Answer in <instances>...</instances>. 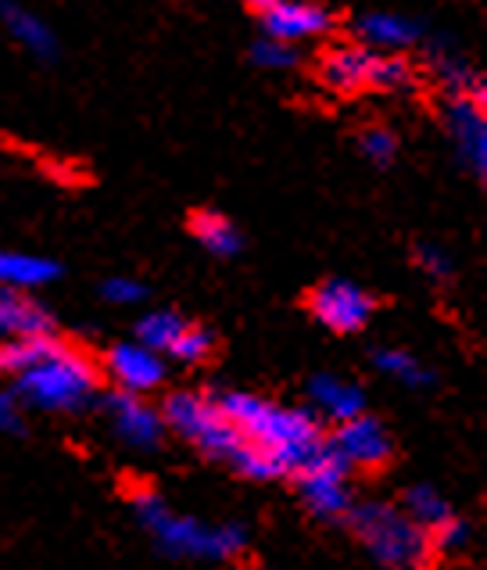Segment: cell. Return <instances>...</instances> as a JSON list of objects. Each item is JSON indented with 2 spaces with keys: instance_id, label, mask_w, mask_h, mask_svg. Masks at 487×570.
<instances>
[{
  "instance_id": "1",
  "label": "cell",
  "mask_w": 487,
  "mask_h": 570,
  "mask_svg": "<svg viewBox=\"0 0 487 570\" xmlns=\"http://www.w3.org/2000/svg\"><path fill=\"white\" fill-rule=\"evenodd\" d=\"M216 402L222 416L233 423V431L244 438V445L269 466L272 481L298 474L327 445L319 420L305 410H295V405L269 402L262 395H251V391H222Z\"/></svg>"
},
{
  "instance_id": "2",
  "label": "cell",
  "mask_w": 487,
  "mask_h": 570,
  "mask_svg": "<svg viewBox=\"0 0 487 570\" xmlns=\"http://www.w3.org/2000/svg\"><path fill=\"white\" fill-rule=\"evenodd\" d=\"M133 513L143 528L151 531L161 552L169 557H187V560H237L248 549V531L240 524H205V520L180 517L161 499L155 488H137L133 495Z\"/></svg>"
},
{
  "instance_id": "3",
  "label": "cell",
  "mask_w": 487,
  "mask_h": 570,
  "mask_svg": "<svg viewBox=\"0 0 487 570\" xmlns=\"http://www.w3.org/2000/svg\"><path fill=\"white\" fill-rule=\"evenodd\" d=\"M97 384L101 377L90 355L54 337L40 360L19 373V402L43 413H79L93 402Z\"/></svg>"
},
{
  "instance_id": "4",
  "label": "cell",
  "mask_w": 487,
  "mask_h": 570,
  "mask_svg": "<svg viewBox=\"0 0 487 570\" xmlns=\"http://www.w3.org/2000/svg\"><path fill=\"white\" fill-rule=\"evenodd\" d=\"M351 528L380 570H427L434 560L430 534L391 502H366L351 510Z\"/></svg>"
},
{
  "instance_id": "5",
  "label": "cell",
  "mask_w": 487,
  "mask_h": 570,
  "mask_svg": "<svg viewBox=\"0 0 487 570\" xmlns=\"http://www.w3.org/2000/svg\"><path fill=\"white\" fill-rule=\"evenodd\" d=\"M161 423L172 428L193 449H201L205 455H212L219 463H230L233 470L248 455L244 438L233 431V423L222 416L216 395H201V391H172L161 405Z\"/></svg>"
},
{
  "instance_id": "6",
  "label": "cell",
  "mask_w": 487,
  "mask_h": 570,
  "mask_svg": "<svg viewBox=\"0 0 487 570\" xmlns=\"http://www.w3.org/2000/svg\"><path fill=\"white\" fill-rule=\"evenodd\" d=\"M319 76L337 94L401 90L413 83V65L401 55H377L362 43H348V47H330L322 55Z\"/></svg>"
},
{
  "instance_id": "7",
  "label": "cell",
  "mask_w": 487,
  "mask_h": 570,
  "mask_svg": "<svg viewBox=\"0 0 487 570\" xmlns=\"http://www.w3.org/2000/svg\"><path fill=\"white\" fill-rule=\"evenodd\" d=\"M351 470L337 460V455L322 445L312 460L298 470V488L305 507L322 520H340L351 513Z\"/></svg>"
},
{
  "instance_id": "8",
  "label": "cell",
  "mask_w": 487,
  "mask_h": 570,
  "mask_svg": "<svg viewBox=\"0 0 487 570\" xmlns=\"http://www.w3.org/2000/svg\"><path fill=\"white\" fill-rule=\"evenodd\" d=\"M255 11H258V22L266 29V40L287 43V47L327 37L334 26L330 8L305 4V0H266V4H258Z\"/></svg>"
},
{
  "instance_id": "9",
  "label": "cell",
  "mask_w": 487,
  "mask_h": 570,
  "mask_svg": "<svg viewBox=\"0 0 487 570\" xmlns=\"http://www.w3.org/2000/svg\"><path fill=\"white\" fill-rule=\"evenodd\" d=\"M348 470H380L391 460V434L377 416H355L348 423H337L334 442L327 445Z\"/></svg>"
},
{
  "instance_id": "10",
  "label": "cell",
  "mask_w": 487,
  "mask_h": 570,
  "mask_svg": "<svg viewBox=\"0 0 487 570\" xmlns=\"http://www.w3.org/2000/svg\"><path fill=\"white\" fill-rule=\"evenodd\" d=\"M308 308H312V316L322 323L327 331L334 334H355L362 331L369 316H372V298L359 284L351 281H327L312 291V298H308Z\"/></svg>"
},
{
  "instance_id": "11",
  "label": "cell",
  "mask_w": 487,
  "mask_h": 570,
  "mask_svg": "<svg viewBox=\"0 0 487 570\" xmlns=\"http://www.w3.org/2000/svg\"><path fill=\"white\" fill-rule=\"evenodd\" d=\"M487 97H448L445 122L451 148H456L459 161L474 173L484 176L487 169V116H484Z\"/></svg>"
},
{
  "instance_id": "12",
  "label": "cell",
  "mask_w": 487,
  "mask_h": 570,
  "mask_svg": "<svg viewBox=\"0 0 487 570\" xmlns=\"http://www.w3.org/2000/svg\"><path fill=\"white\" fill-rule=\"evenodd\" d=\"M105 413H108V423L111 431H116L126 445H133L140 452H148L161 442V434H166V423H161V413L148 399L140 395H126V391H111L105 399Z\"/></svg>"
},
{
  "instance_id": "13",
  "label": "cell",
  "mask_w": 487,
  "mask_h": 570,
  "mask_svg": "<svg viewBox=\"0 0 487 570\" xmlns=\"http://www.w3.org/2000/svg\"><path fill=\"white\" fill-rule=\"evenodd\" d=\"M105 370L126 395H140V399L148 395V391L161 387V381H166V360L155 355L151 348L137 345V341H122V345L108 348Z\"/></svg>"
},
{
  "instance_id": "14",
  "label": "cell",
  "mask_w": 487,
  "mask_h": 570,
  "mask_svg": "<svg viewBox=\"0 0 487 570\" xmlns=\"http://www.w3.org/2000/svg\"><path fill=\"white\" fill-rule=\"evenodd\" d=\"M355 37L377 55H401L419 40V26L395 11H366L355 19Z\"/></svg>"
},
{
  "instance_id": "15",
  "label": "cell",
  "mask_w": 487,
  "mask_h": 570,
  "mask_svg": "<svg viewBox=\"0 0 487 570\" xmlns=\"http://www.w3.org/2000/svg\"><path fill=\"white\" fill-rule=\"evenodd\" d=\"M54 320L22 291L0 287V341H22V337H51Z\"/></svg>"
},
{
  "instance_id": "16",
  "label": "cell",
  "mask_w": 487,
  "mask_h": 570,
  "mask_svg": "<svg viewBox=\"0 0 487 570\" xmlns=\"http://www.w3.org/2000/svg\"><path fill=\"white\" fill-rule=\"evenodd\" d=\"M308 395H312L316 410L334 420V423H348L355 416L366 413V395L359 384H351L345 377H337V373H319L308 384Z\"/></svg>"
},
{
  "instance_id": "17",
  "label": "cell",
  "mask_w": 487,
  "mask_h": 570,
  "mask_svg": "<svg viewBox=\"0 0 487 570\" xmlns=\"http://www.w3.org/2000/svg\"><path fill=\"white\" fill-rule=\"evenodd\" d=\"M51 281H58V263H51V258L29 252H0V287L29 295L32 287H43Z\"/></svg>"
},
{
  "instance_id": "18",
  "label": "cell",
  "mask_w": 487,
  "mask_h": 570,
  "mask_svg": "<svg viewBox=\"0 0 487 570\" xmlns=\"http://www.w3.org/2000/svg\"><path fill=\"white\" fill-rule=\"evenodd\" d=\"M0 26L11 32V40H19L29 55L37 58H54L58 55V40L54 32L47 29L40 14H32L19 4H0Z\"/></svg>"
},
{
  "instance_id": "19",
  "label": "cell",
  "mask_w": 487,
  "mask_h": 570,
  "mask_svg": "<svg viewBox=\"0 0 487 570\" xmlns=\"http://www.w3.org/2000/svg\"><path fill=\"white\" fill-rule=\"evenodd\" d=\"M183 331H187V320L180 313L158 308V313H148L137 323V345L151 348L155 355H169Z\"/></svg>"
},
{
  "instance_id": "20",
  "label": "cell",
  "mask_w": 487,
  "mask_h": 570,
  "mask_svg": "<svg viewBox=\"0 0 487 570\" xmlns=\"http://www.w3.org/2000/svg\"><path fill=\"white\" fill-rule=\"evenodd\" d=\"M401 513L413 520V524H419L427 534L434 528H441L445 520L451 517V507H448V499L437 492V488L430 484H416L405 492V502H401Z\"/></svg>"
},
{
  "instance_id": "21",
  "label": "cell",
  "mask_w": 487,
  "mask_h": 570,
  "mask_svg": "<svg viewBox=\"0 0 487 570\" xmlns=\"http://www.w3.org/2000/svg\"><path fill=\"white\" fill-rule=\"evenodd\" d=\"M190 230L193 237H198V244L205 252H212V255H237L240 252V230L237 226L219 216V212H198L190 223Z\"/></svg>"
},
{
  "instance_id": "22",
  "label": "cell",
  "mask_w": 487,
  "mask_h": 570,
  "mask_svg": "<svg viewBox=\"0 0 487 570\" xmlns=\"http://www.w3.org/2000/svg\"><path fill=\"white\" fill-rule=\"evenodd\" d=\"M372 363H377L380 373H387V377L405 384V387H427V384H434V373L424 363H419L413 352H405V348H380L377 355H372Z\"/></svg>"
},
{
  "instance_id": "23",
  "label": "cell",
  "mask_w": 487,
  "mask_h": 570,
  "mask_svg": "<svg viewBox=\"0 0 487 570\" xmlns=\"http://www.w3.org/2000/svg\"><path fill=\"white\" fill-rule=\"evenodd\" d=\"M54 341V334L51 337H22V341H0V370L4 373H26L32 363L40 360V355L47 352V345Z\"/></svg>"
},
{
  "instance_id": "24",
  "label": "cell",
  "mask_w": 487,
  "mask_h": 570,
  "mask_svg": "<svg viewBox=\"0 0 487 570\" xmlns=\"http://www.w3.org/2000/svg\"><path fill=\"white\" fill-rule=\"evenodd\" d=\"M212 348H216L212 334H208L205 327H190V323H187V331L180 334V341H176L169 355H172V360L187 363V366H198V363L208 360V355H212Z\"/></svg>"
},
{
  "instance_id": "25",
  "label": "cell",
  "mask_w": 487,
  "mask_h": 570,
  "mask_svg": "<svg viewBox=\"0 0 487 570\" xmlns=\"http://www.w3.org/2000/svg\"><path fill=\"white\" fill-rule=\"evenodd\" d=\"M359 148H362L366 161H372V166H391L395 155H398V140H395L391 129H384V126H369V129H362Z\"/></svg>"
},
{
  "instance_id": "26",
  "label": "cell",
  "mask_w": 487,
  "mask_h": 570,
  "mask_svg": "<svg viewBox=\"0 0 487 570\" xmlns=\"http://www.w3.org/2000/svg\"><path fill=\"white\" fill-rule=\"evenodd\" d=\"M469 539H474V531H469V524H466V520H459V517H448L441 528L430 531L434 552H445V557H459V552L469 546Z\"/></svg>"
},
{
  "instance_id": "27",
  "label": "cell",
  "mask_w": 487,
  "mask_h": 570,
  "mask_svg": "<svg viewBox=\"0 0 487 570\" xmlns=\"http://www.w3.org/2000/svg\"><path fill=\"white\" fill-rule=\"evenodd\" d=\"M251 58H255L258 65H262V69H269V72H284V69H295V65H298V51H295V47L276 43V40L255 43Z\"/></svg>"
},
{
  "instance_id": "28",
  "label": "cell",
  "mask_w": 487,
  "mask_h": 570,
  "mask_svg": "<svg viewBox=\"0 0 487 570\" xmlns=\"http://www.w3.org/2000/svg\"><path fill=\"white\" fill-rule=\"evenodd\" d=\"M416 263H419V269L430 276V281H448L451 269H456L441 244H419V248H416Z\"/></svg>"
},
{
  "instance_id": "29",
  "label": "cell",
  "mask_w": 487,
  "mask_h": 570,
  "mask_svg": "<svg viewBox=\"0 0 487 570\" xmlns=\"http://www.w3.org/2000/svg\"><path fill=\"white\" fill-rule=\"evenodd\" d=\"M101 295L111 305H137L143 298V284H137L133 276H111V281L101 287Z\"/></svg>"
},
{
  "instance_id": "30",
  "label": "cell",
  "mask_w": 487,
  "mask_h": 570,
  "mask_svg": "<svg viewBox=\"0 0 487 570\" xmlns=\"http://www.w3.org/2000/svg\"><path fill=\"white\" fill-rule=\"evenodd\" d=\"M0 431H22V402L14 391H0Z\"/></svg>"
}]
</instances>
